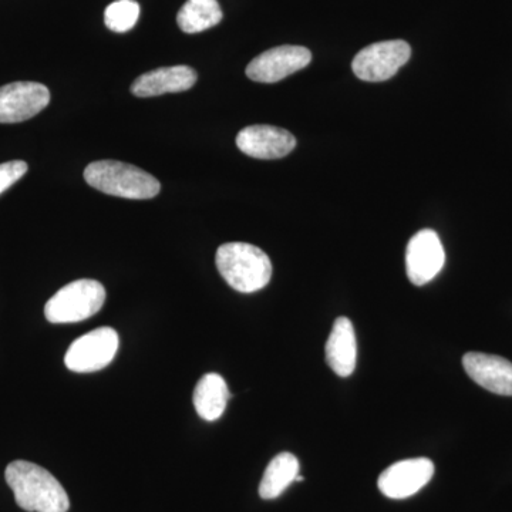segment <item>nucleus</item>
<instances>
[{"instance_id":"obj_10","label":"nucleus","mask_w":512,"mask_h":512,"mask_svg":"<svg viewBox=\"0 0 512 512\" xmlns=\"http://www.w3.org/2000/svg\"><path fill=\"white\" fill-rule=\"evenodd\" d=\"M434 476V464L429 458H410L387 467L380 474L379 490L392 500H404L419 493Z\"/></svg>"},{"instance_id":"obj_20","label":"nucleus","mask_w":512,"mask_h":512,"mask_svg":"<svg viewBox=\"0 0 512 512\" xmlns=\"http://www.w3.org/2000/svg\"><path fill=\"white\" fill-rule=\"evenodd\" d=\"M296 481H298V483H302L303 477L302 476L296 477Z\"/></svg>"},{"instance_id":"obj_5","label":"nucleus","mask_w":512,"mask_h":512,"mask_svg":"<svg viewBox=\"0 0 512 512\" xmlns=\"http://www.w3.org/2000/svg\"><path fill=\"white\" fill-rule=\"evenodd\" d=\"M412 47L404 40L373 43L353 59V73L363 82H386L409 62Z\"/></svg>"},{"instance_id":"obj_13","label":"nucleus","mask_w":512,"mask_h":512,"mask_svg":"<svg viewBox=\"0 0 512 512\" xmlns=\"http://www.w3.org/2000/svg\"><path fill=\"white\" fill-rule=\"evenodd\" d=\"M197 83V73L188 66L161 67L141 74L131 84V93L136 97H156L167 93L190 90Z\"/></svg>"},{"instance_id":"obj_15","label":"nucleus","mask_w":512,"mask_h":512,"mask_svg":"<svg viewBox=\"0 0 512 512\" xmlns=\"http://www.w3.org/2000/svg\"><path fill=\"white\" fill-rule=\"evenodd\" d=\"M231 397L227 382L217 373H208L201 377L194 390V406L198 416L205 421L220 419L227 409Z\"/></svg>"},{"instance_id":"obj_8","label":"nucleus","mask_w":512,"mask_h":512,"mask_svg":"<svg viewBox=\"0 0 512 512\" xmlns=\"http://www.w3.org/2000/svg\"><path fill=\"white\" fill-rule=\"evenodd\" d=\"M446 264V252L433 229H423L409 241L406 271L412 284L423 286L433 281Z\"/></svg>"},{"instance_id":"obj_6","label":"nucleus","mask_w":512,"mask_h":512,"mask_svg":"<svg viewBox=\"0 0 512 512\" xmlns=\"http://www.w3.org/2000/svg\"><path fill=\"white\" fill-rule=\"evenodd\" d=\"M119 350V333L111 328L94 329L74 340L64 363L74 373L99 372L113 362Z\"/></svg>"},{"instance_id":"obj_17","label":"nucleus","mask_w":512,"mask_h":512,"mask_svg":"<svg viewBox=\"0 0 512 512\" xmlns=\"http://www.w3.org/2000/svg\"><path fill=\"white\" fill-rule=\"evenodd\" d=\"M222 10L217 0H187L177 15V23L185 33H200L217 26Z\"/></svg>"},{"instance_id":"obj_12","label":"nucleus","mask_w":512,"mask_h":512,"mask_svg":"<svg viewBox=\"0 0 512 512\" xmlns=\"http://www.w3.org/2000/svg\"><path fill=\"white\" fill-rule=\"evenodd\" d=\"M467 375L488 392L512 396V363L501 356L470 352L463 357Z\"/></svg>"},{"instance_id":"obj_4","label":"nucleus","mask_w":512,"mask_h":512,"mask_svg":"<svg viewBox=\"0 0 512 512\" xmlns=\"http://www.w3.org/2000/svg\"><path fill=\"white\" fill-rule=\"evenodd\" d=\"M106 302V289L93 279H79L63 286L45 306L50 323L82 322L97 315Z\"/></svg>"},{"instance_id":"obj_14","label":"nucleus","mask_w":512,"mask_h":512,"mask_svg":"<svg viewBox=\"0 0 512 512\" xmlns=\"http://www.w3.org/2000/svg\"><path fill=\"white\" fill-rule=\"evenodd\" d=\"M357 342L355 328L345 316L333 323L332 332L326 342V362L336 375L348 377L355 372Z\"/></svg>"},{"instance_id":"obj_7","label":"nucleus","mask_w":512,"mask_h":512,"mask_svg":"<svg viewBox=\"0 0 512 512\" xmlns=\"http://www.w3.org/2000/svg\"><path fill=\"white\" fill-rule=\"evenodd\" d=\"M312 62L311 50L302 46H278L256 56L247 67L249 79L258 83H276L305 69Z\"/></svg>"},{"instance_id":"obj_2","label":"nucleus","mask_w":512,"mask_h":512,"mask_svg":"<svg viewBox=\"0 0 512 512\" xmlns=\"http://www.w3.org/2000/svg\"><path fill=\"white\" fill-rule=\"evenodd\" d=\"M215 262L225 282L241 293L261 291L272 278L269 256L262 249L245 242L221 245Z\"/></svg>"},{"instance_id":"obj_11","label":"nucleus","mask_w":512,"mask_h":512,"mask_svg":"<svg viewBox=\"0 0 512 512\" xmlns=\"http://www.w3.org/2000/svg\"><path fill=\"white\" fill-rule=\"evenodd\" d=\"M237 146L249 157L278 160L292 153L296 147V138L284 128L258 124L239 131Z\"/></svg>"},{"instance_id":"obj_3","label":"nucleus","mask_w":512,"mask_h":512,"mask_svg":"<svg viewBox=\"0 0 512 512\" xmlns=\"http://www.w3.org/2000/svg\"><path fill=\"white\" fill-rule=\"evenodd\" d=\"M84 180L103 194L127 200H151L161 190L160 181L153 175L134 165L113 160L87 165Z\"/></svg>"},{"instance_id":"obj_9","label":"nucleus","mask_w":512,"mask_h":512,"mask_svg":"<svg viewBox=\"0 0 512 512\" xmlns=\"http://www.w3.org/2000/svg\"><path fill=\"white\" fill-rule=\"evenodd\" d=\"M50 103V92L43 84L18 82L0 87V123H22L37 116Z\"/></svg>"},{"instance_id":"obj_19","label":"nucleus","mask_w":512,"mask_h":512,"mask_svg":"<svg viewBox=\"0 0 512 512\" xmlns=\"http://www.w3.org/2000/svg\"><path fill=\"white\" fill-rule=\"evenodd\" d=\"M28 164L25 161H9V163L0 164V194L18 183L20 178L28 173Z\"/></svg>"},{"instance_id":"obj_1","label":"nucleus","mask_w":512,"mask_h":512,"mask_svg":"<svg viewBox=\"0 0 512 512\" xmlns=\"http://www.w3.org/2000/svg\"><path fill=\"white\" fill-rule=\"evenodd\" d=\"M6 483L15 494L16 504L28 512H67L69 495L63 485L45 468L29 461H13L5 471Z\"/></svg>"},{"instance_id":"obj_16","label":"nucleus","mask_w":512,"mask_h":512,"mask_svg":"<svg viewBox=\"0 0 512 512\" xmlns=\"http://www.w3.org/2000/svg\"><path fill=\"white\" fill-rule=\"evenodd\" d=\"M299 476L298 458L291 453L278 454L266 467L259 484V495L264 500H275Z\"/></svg>"},{"instance_id":"obj_18","label":"nucleus","mask_w":512,"mask_h":512,"mask_svg":"<svg viewBox=\"0 0 512 512\" xmlns=\"http://www.w3.org/2000/svg\"><path fill=\"white\" fill-rule=\"evenodd\" d=\"M140 16V5L134 0H117L107 6L104 23L107 28L117 33H126L136 26Z\"/></svg>"}]
</instances>
